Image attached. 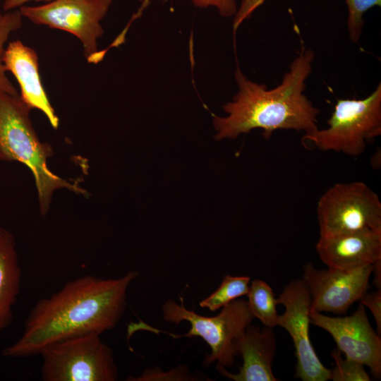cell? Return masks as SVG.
Masks as SVG:
<instances>
[{"mask_svg": "<svg viewBox=\"0 0 381 381\" xmlns=\"http://www.w3.org/2000/svg\"><path fill=\"white\" fill-rule=\"evenodd\" d=\"M135 270L116 279L85 275L68 282L50 296L39 300L25 322L20 338L2 351L8 358L40 354L47 345L88 333L102 334L122 318Z\"/></svg>", "mask_w": 381, "mask_h": 381, "instance_id": "6da1fadb", "label": "cell"}, {"mask_svg": "<svg viewBox=\"0 0 381 381\" xmlns=\"http://www.w3.org/2000/svg\"><path fill=\"white\" fill-rule=\"evenodd\" d=\"M314 57L311 49L302 47L280 84L271 90L247 78L238 66L234 75L238 91L223 107L227 115L213 118L215 138L235 139L255 128L262 129L266 139L279 129L305 133L318 129L320 110L303 93Z\"/></svg>", "mask_w": 381, "mask_h": 381, "instance_id": "7a4b0ae2", "label": "cell"}, {"mask_svg": "<svg viewBox=\"0 0 381 381\" xmlns=\"http://www.w3.org/2000/svg\"><path fill=\"white\" fill-rule=\"evenodd\" d=\"M30 111L20 96L0 92V161L18 162L30 169L40 212L45 215L55 190L66 188L82 195H87V191L77 183L64 179L49 169L47 159L53 155V150L50 145L40 140Z\"/></svg>", "mask_w": 381, "mask_h": 381, "instance_id": "3957f363", "label": "cell"}, {"mask_svg": "<svg viewBox=\"0 0 381 381\" xmlns=\"http://www.w3.org/2000/svg\"><path fill=\"white\" fill-rule=\"evenodd\" d=\"M162 313L163 319L167 322L176 325L183 321L189 322V330L186 334L177 335L145 324V327H141V329L157 333L162 332L174 339L183 337L202 338L211 350L203 359L205 368L214 362L224 368L232 367L235 357L238 356L239 343L255 318L248 301L239 298L222 307L220 312L212 317L201 315L187 309L182 298L180 303L171 299L167 300L162 305Z\"/></svg>", "mask_w": 381, "mask_h": 381, "instance_id": "277c9868", "label": "cell"}, {"mask_svg": "<svg viewBox=\"0 0 381 381\" xmlns=\"http://www.w3.org/2000/svg\"><path fill=\"white\" fill-rule=\"evenodd\" d=\"M327 127L303 136L321 151L363 154L368 140L381 134V83L368 97L338 99Z\"/></svg>", "mask_w": 381, "mask_h": 381, "instance_id": "5b68a950", "label": "cell"}, {"mask_svg": "<svg viewBox=\"0 0 381 381\" xmlns=\"http://www.w3.org/2000/svg\"><path fill=\"white\" fill-rule=\"evenodd\" d=\"M101 334L88 333L45 346L42 379L44 381H115L119 370L112 349Z\"/></svg>", "mask_w": 381, "mask_h": 381, "instance_id": "8992f818", "label": "cell"}, {"mask_svg": "<svg viewBox=\"0 0 381 381\" xmlns=\"http://www.w3.org/2000/svg\"><path fill=\"white\" fill-rule=\"evenodd\" d=\"M320 237L381 231V202L362 181L338 183L327 190L317 205Z\"/></svg>", "mask_w": 381, "mask_h": 381, "instance_id": "52a82bcc", "label": "cell"}, {"mask_svg": "<svg viewBox=\"0 0 381 381\" xmlns=\"http://www.w3.org/2000/svg\"><path fill=\"white\" fill-rule=\"evenodd\" d=\"M112 0H54L37 6H22L23 18L38 25L59 29L75 36L81 42L87 61L95 55L97 40L104 30L101 21Z\"/></svg>", "mask_w": 381, "mask_h": 381, "instance_id": "ba28073f", "label": "cell"}, {"mask_svg": "<svg viewBox=\"0 0 381 381\" xmlns=\"http://www.w3.org/2000/svg\"><path fill=\"white\" fill-rule=\"evenodd\" d=\"M277 301L285 307L284 313L279 315L277 326L286 329L294 342L296 376L303 381L330 380L331 370L321 363L310 342L311 298L306 283L302 279L291 281Z\"/></svg>", "mask_w": 381, "mask_h": 381, "instance_id": "9c48e42d", "label": "cell"}, {"mask_svg": "<svg viewBox=\"0 0 381 381\" xmlns=\"http://www.w3.org/2000/svg\"><path fill=\"white\" fill-rule=\"evenodd\" d=\"M373 264L351 269H316L303 265V280L311 298V310L344 314L368 291Z\"/></svg>", "mask_w": 381, "mask_h": 381, "instance_id": "30bf717a", "label": "cell"}, {"mask_svg": "<svg viewBox=\"0 0 381 381\" xmlns=\"http://www.w3.org/2000/svg\"><path fill=\"white\" fill-rule=\"evenodd\" d=\"M310 323L329 333L345 357L368 367L377 378L381 377V339L373 329L365 306L361 303L349 316L329 317L310 310Z\"/></svg>", "mask_w": 381, "mask_h": 381, "instance_id": "8fae6325", "label": "cell"}, {"mask_svg": "<svg viewBox=\"0 0 381 381\" xmlns=\"http://www.w3.org/2000/svg\"><path fill=\"white\" fill-rule=\"evenodd\" d=\"M3 63L6 71L16 78L23 102L30 109H37L43 112L52 126L57 128L59 120L42 85L36 52L20 40L12 41L5 49Z\"/></svg>", "mask_w": 381, "mask_h": 381, "instance_id": "7c38bea8", "label": "cell"}, {"mask_svg": "<svg viewBox=\"0 0 381 381\" xmlns=\"http://www.w3.org/2000/svg\"><path fill=\"white\" fill-rule=\"evenodd\" d=\"M315 250L327 267L351 269L381 260V231L320 237Z\"/></svg>", "mask_w": 381, "mask_h": 381, "instance_id": "4fadbf2b", "label": "cell"}, {"mask_svg": "<svg viewBox=\"0 0 381 381\" xmlns=\"http://www.w3.org/2000/svg\"><path fill=\"white\" fill-rule=\"evenodd\" d=\"M276 349L272 327L260 329L250 325L238 345V356L243 360L238 372L231 373L217 363L216 368L222 376L234 381H277L272 371Z\"/></svg>", "mask_w": 381, "mask_h": 381, "instance_id": "5bb4252c", "label": "cell"}, {"mask_svg": "<svg viewBox=\"0 0 381 381\" xmlns=\"http://www.w3.org/2000/svg\"><path fill=\"white\" fill-rule=\"evenodd\" d=\"M21 270L13 235L0 227V332L12 322L13 307L20 294Z\"/></svg>", "mask_w": 381, "mask_h": 381, "instance_id": "9a60e30c", "label": "cell"}, {"mask_svg": "<svg viewBox=\"0 0 381 381\" xmlns=\"http://www.w3.org/2000/svg\"><path fill=\"white\" fill-rule=\"evenodd\" d=\"M248 303L254 318L269 327L277 326L278 305L272 287L265 281L255 279L250 283Z\"/></svg>", "mask_w": 381, "mask_h": 381, "instance_id": "2e32d148", "label": "cell"}, {"mask_svg": "<svg viewBox=\"0 0 381 381\" xmlns=\"http://www.w3.org/2000/svg\"><path fill=\"white\" fill-rule=\"evenodd\" d=\"M250 283V277L226 274L218 288L207 297L201 300L199 306L212 312L221 309L232 301L247 295Z\"/></svg>", "mask_w": 381, "mask_h": 381, "instance_id": "e0dca14e", "label": "cell"}, {"mask_svg": "<svg viewBox=\"0 0 381 381\" xmlns=\"http://www.w3.org/2000/svg\"><path fill=\"white\" fill-rule=\"evenodd\" d=\"M23 24V16L19 10L0 12V92L12 96H20L11 80L6 75V70L3 63L5 44L10 35L19 30Z\"/></svg>", "mask_w": 381, "mask_h": 381, "instance_id": "ac0fdd59", "label": "cell"}, {"mask_svg": "<svg viewBox=\"0 0 381 381\" xmlns=\"http://www.w3.org/2000/svg\"><path fill=\"white\" fill-rule=\"evenodd\" d=\"M335 361L334 368L331 370L330 379L333 381H370V377L364 365L356 361L346 358L344 359L341 351L335 349L332 351Z\"/></svg>", "mask_w": 381, "mask_h": 381, "instance_id": "d6986e66", "label": "cell"}, {"mask_svg": "<svg viewBox=\"0 0 381 381\" xmlns=\"http://www.w3.org/2000/svg\"><path fill=\"white\" fill-rule=\"evenodd\" d=\"M348 6L347 27L350 40L358 43L364 24L363 15L370 8L381 5V0H346Z\"/></svg>", "mask_w": 381, "mask_h": 381, "instance_id": "ffe728a7", "label": "cell"}, {"mask_svg": "<svg viewBox=\"0 0 381 381\" xmlns=\"http://www.w3.org/2000/svg\"><path fill=\"white\" fill-rule=\"evenodd\" d=\"M186 365H180L163 371L159 366L147 368L140 375L137 377L128 376V381H192L198 380Z\"/></svg>", "mask_w": 381, "mask_h": 381, "instance_id": "44dd1931", "label": "cell"}, {"mask_svg": "<svg viewBox=\"0 0 381 381\" xmlns=\"http://www.w3.org/2000/svg\"><path fill=\"white\" fill-rule=\"evenodd\" d=\"M146 1L147 0H143ZM192 3L199 8H215L224 17L234 16L238 7L235 0H191Z\"/></svg>", "mask_w": 381, "mask_h": 381, "instance_id": "7402d4cb", "label": "cell"}, {"mask_svg": "<svg viewBox=\"0 0 381 381\" xmlns=\"http://www.w3.org/2000/svg\"><path fill=\"white\" fill-rule=\"evenodd\" d=\"M360 302L370 310L377 326V332L381 334V290L365 293L359 299Z\"/></svg>", "mask_w": 381, "mask_h": 381, "instance_id": "603a6c76", "label": "cell"}, {"mask_svg": "<svg viewBox=\"0 0 381 381\" xmlns=\"http://www.w3.org/2000/svg\"><path fill=\"white\" fill-rule=\"evenodd\" d=\"M265 0H241L239 7L234 15L233 28L236 30L243 21L253 14Z\"/></svg>", "mask_w": 381, "mask_h": 381, "instance_id": "cb8c5ba5", "label": "cell"}, {"mask_svg": "<svg viewBox=\"0 0 381 381\" xmlns=\"http://www.w3.org/2000/svg\"><path fill=\"white\" fill-rule=\"evenodd\" d=\"M30 1H54V0H4L3 4V10L4 11L15 10L17 8H20L22 6H24L25 4Z\"/></svg>", "mask_w": 381, "mask_h": 381, "instance_id": "d4e9b609", "label": "cell"}, {"mask_svg": "<svg viewBox=\"0 0 381 381\" xmlns=\"http://www.w3.org/2000/svg\"><path fill=\"white\" fill-rule=\"evenodd\" d=\"M372 274H373V283L377 290H381V260L373 264Z\"/></svg>", "mask_w": 381, "mask_h": 381, "instance_id": "484cf974", "label": "cell"}]
</instances>
